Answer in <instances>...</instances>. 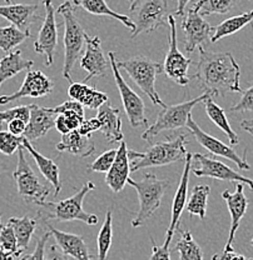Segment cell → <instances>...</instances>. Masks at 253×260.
Segmentation results:
<instances>
[{
	"instance_id": "cell-27",
	"label": "cell",
	"mask_w": 253,
	"mask_h": 260,
	"mask_svg": "<svg viewBox=\"0 0 253 260\" xmlns=\"http://www.w3.org/2000/svg\"><path fill=\"white\" fill-rule=\"evenodd\" d=\"M21 145H23L24 150L28 151V153L33 156V159H34L35 162H37L38 168H39L43 177L47 179L49 183L54 186V197L55 198L58 197L62 190V183H61V178H59L58 165L54 162V160H51V159L49 158H45V156L42 155L39 151L35 150V148L32 145V143L29 142L28 139H25V138L23 139Z\"/></svg>"
},
{
	"instance_id": "cell-53",
	"label": "cell",
	"mask_w": 253,
	"mask_h": 260,
	"mask_svg": "<svg viewBox=\"0 0 253 260\" xmlns=\"http://www.w3.org/2000/svg\"><path fill=\"white\" fill-rule=\"evenodd\" d=\"M241 128L243 130H246V132L249 133L251 135H253V118L252 119H244V120H242Z\"/></svg>"
},
{
	"instance_id": "cell-42",
	"label": "cell",
	"mask_w": 253,
	"mask_h": 260,
	"mask_svg": "<svg viewBox=\"0 0 253 260\" xmlns=\"http://www.w3.org/2000/svg\"><path fill=\"white\" fill-rule=\"evenodd\" d=\"M51 235L50 232H45L39 239L37 240V244H35V249L32 254H26L23 258L19 260H44L45 256V245H47V242L49 237Z\"/></svg>"
},
{
	"instance_id": "cell-31",
	"label": "cell",
	"mask_w": 253,
	"mask_h": 260,
	"mask_svg": "<svg viewBox=\"0 0 253 260\" xmlns=\"http://www.w3.org/2000/svg\"><path fill=\"white\" fill-rule=\"evenodd\" d=\"M8 224L14 230L18 248L23 251L28 250L38 224L37 218H31L28 215H24L21 218H10L8 220Z\"/></svg>"
},
{
	"instance_id": "cell-13",
	"label": "cell",
	"mask_w": 253,
	"mask_h": 260,
	"mask_svg": "<svg viewBox=\"0 0 253 260\" xmlns=\"http://www.w3.org/2000/svg\"><path fill=\"white\" fill-rule=\"evenodd\" d=\"M43 4L45 7V16L34 43V50L35 53L44 55V65L50 67L58 45V25L55 20V8L51 0H43Z\"/></svg>"
},
{
	"instance_id": "cell-32",
	"label": "cell",
	"mask_w": 253,
	"mask_h": 260,
	"mask_svg": "<svg viewBox=\"0 0 253 260\" xmlns=\"http://www.w3.org/2000/svg\"><path fill=\"white\" fill-rule=\"evenodd\" d=\"M205 108L206 113L208 115V118L213 121L214 125L218 126L219 129L227 135L228 140H230L231 145H238L239 144V138L238 135L233 132V129L231 128L230 121H228L227 116H226L224 110L222 109L219 105H217L216 103L213 102L212 96H209L208 99H206L205 102Z\"/></svg>"
},
{
	"instance_id": "cell-48",
	"label": "cell",
	"mask_w": 253,
	"mask_h": 260,
	"mask_svg": "<svg viewBox=\"0 0 253 260\" xmlns=\"http://www.w3.org/2000/svg\"><path fill=\"white\" fill-rule=\"evenodd\" d=\"M26 129V123L23 120H19V119H15V120H12L8 123V132L12 133L15 137H23L24 133H25Z\"/></svg>"
},
{
	"instance_id": "cell-39",
	"label": "cell",
	"mask_w": 253,
	"mask_h": 260,
	"mask_svg": "<svg viewBox=\"0 0 253 260\" xmlns=\"http://www.w3.org/2000/svg\"><path fill=\"white\" fill-rule=\"evenodd\" d=\"M116 156H117L116 149H110V150L104 151V153H103L102 155L98 156L92 164L88 165L89 172L105 173V174H107V173L110 170L114 160H116Z\"/></svg>"
},
{
	"instance_id": "cell-33",
	"label": "cell",
	"mask_w": 253,
	"mask_h": 260,
	"mask_svg": "<svg viewBox=\"0 0 253 260\" xmlns=\"http://www.w3.org/2000/svg\"><path fill=\"white\" fill-rule=\"evenodd\" d=\"M176 230H178L181 234V238L174 246V250L179 254V260H203L202 249L193 239L189 230L181 229L179 225Z\"/></svg>"
},
{
	"instance_id": "cell-14",
	"label": "cell",
	"mask_w": 253,
	"mask_h": 260,
	"mask_svg": "<svg viewBox=\"0 0 253 260\" xmlns=\"http://www.w3.org/2000/svg\"><path fill=\"white\" fill-rule=\"evenodd\" d=\"M186 128L188 129L190 134L194 137V139L197 140L198 144L202 145L203 148H205L206 150H208L211 154H213V155L216 156H221V158L227 159V160L233 161L241 170L251 169V167H249V164L246 160V153H244L243 158H241V156H239L238 154L231 148V146H228L227 144H224V143H222L221 140L217 139V138L207 134L205 130L201 129L200 125L193 120L192 114L189 115L188 123H187Z\"/></svg>"
},
{
	"instance_id": "cell-58",
	"label": "cell",
	"mask_w": 253,
	"mask_h": 260,
	"mask_svg": "<svg viewBox=\"0 0 253 260\" xmlns=\"http://www.w3.org/2000/svg\"><path fill=\"white\" fill-rule=\"evenodd\" d=\"M0 172H2V165H0Z\"/></svg>"
},
{
	"instance_id": "cell-4",
	"label": "cell",
	"mask_w": 253,
	"mask_h": 260,
	"mask_svg": "<svg viewBox=\"0 0 253 260\" xmlns=\"http://www.w3.org/2000/svg\"><path fill=\"white\" fill-rule=\"evenodd\" d=\"M58 13L63 16L64 24V65L63 77L69 83L72 81V70L75 61L80 56L84 44H86L87 32L78 21L74 14V9L70 2H65L58 8Z\"/></svg>"
},
{
	"instance_id": "cell-59",
	"label": "cell",
	"mask_w": 253,
	"mask_h": 260,
	"mask_svg": "<svg viewBox=\"0 0 253 260\" xmlns=\"http://www.w3.org/2000/svg\"><path fill=\"white\" fill-rule=\"evenodd\" d=\"M249 2H253V0H249Z\"/></svg>"
},
{
	"instance_id": "cell-38",
	"label": "cell",
	"mask_w": 253,
	"mask_h": 260,
	"mask_svg": "<svg viewBox=\"0 0 253 260\" xmlns=\"http://www.w3.org/2000/svg\"><path fill=\"white\" fill-rule=\"evenodd\" d=\"M24 137H15L9 132L0 130V153L4 155H13L21 146Z\"/></svg>"
},
{
	"instance_id": "cell-45",
	"label": "cell",
	"mask_w": 253,
	"mask_h": 260,
	"mask_svg": "<svg viewBox=\"0 0 253 260\" xmlns=\"http://www.w3.org/2000/svg\"><path fill=\"white\" fill-rule=\"evenodd\" d=\"M53 112L58 115V114L65 113V112H73V113H77L78 115L84 116V107L80 104V103L74 102V100H67L64 102L63 104H61L59 107L55 108H51Z\"/></svg>"
},
{
	"instance_id": "cell-49",
	"label": "cell",
	"mask_w": 253,
	"mask_h": 260,
	"mask_svg": "<svg viewBox=\"0 0 253 260\" xmlns=\"http://www.w3.org/2000/svg\"><path fill=\"white\" fill-rule=\"evenodd\" d=\"M212 260H253V259H247L246 256L241 255V254L236 253L233 249H224L221 254H216L213 255Z\"/></svg>"
},
{
	"instance_id": "cell-40",
	"label": "cell",
	"mask_w": 253,
	"mask_h": 260,
	"mask_svg": "<svg viewBox=\"0 0 253 260\" xmlns=\"http://www.w3.org/2000/svg\"><path fill=\"white\" fill-rule=\"evenodd\" d=\"M29 118H31V105H19V107L10 108V109L0 112V124L9 123L15 119L23 120L28 124Z\"/></svg>"
},
{
	"instance_id": "cell-19",
	"label": "cell",
	"mask_w": 253,
	"mask_h": 260,
	"mask_svg": "<svg viewBox=\"0 0 253 260\" xmlns=\"http://www.w3.org/2000/svg\"><path fill=\"white\" fill-rule=\"evenodd\" d=\"M57 114L51 108H42L31 104V118L26 124L25 133L23 137L29 142H37L45 137L51 129L55 128Z\"/></svg>"
},
{
	"instance_id": "cell-29",
	"label": "cell",
	"mask_w": 253,
	"mask_h": 260,
	"mask_svg": "<svg viewBox=\"0 0 253 260\" xmlns=\"http://www.w3.org/2000/svg\"><path fill=\"white\" fill-rule=\"evenodd\" d=\"M73 4L77 5V7L83 8L84 10H87V12L91 13V14L93 15L110 16V18L121 21L123 25H126L127 28H129L132 32L134 31V24L132 23L129 16L119 14V13L111 10L107 5L105 0H73Z\"/></svg>"
},
{
	"instance_id": "cell-56",
	"label": "cell",
	"mask_w": 253,
	"mask_h": 260,
	"mask_svg": "<svg viewBox=\"0 0 253 260\" xmlns=\"http://www.w3.org/2000/svg\"><path fill=\"white\" fill-rule=\"evenodd\" d=\"M0 220H2V214H0ZM0 228H2V223H0Z\"/></svg>"
},
{
	"instance_id": "cell-50",
	"label": "cell",
	"mask_w": 253,
	"mask_h": 260,
	"mask_svg": "<svg viewBox=\"0 0 253 260\" xmlns=\"http://www.w3.org/2000/svg\"><path fill=\"white\" fill-rule=\"evenodd\" d=\"M55 128L59 133H61L62 135H65V134H68V133H70V130H69V128H68L67 123H65L64 116L62 115V114H58V115H57Z\"/></svg>"
},
{
	"instance_id": "cell-18",
	"label": "cell",
	"mask_w": 253,
	"mask_h": 260,
	"mask_svg": "<svg viewBox=\"0 0 253 260\" xmlns=\"http://www.w3.org/2000/svg\"><path fill=\"white\" fill-rule=\"evenodd\" d=\"M192 161L193 155L190 153L187 154L186 160H184V169L182 172L181 180H179L178 188H177L176 194H174L172 202V211H171V223L167 229V235L165 239L172 242V238L177 226L179 225V219H181L182 213L186 209L187 204V195H188V183H189V174L192 172Z\"/></svg>"
},
{
	"instance_id": "cell-21",
	"label": "cell",
	"mask_w": 253,
	"mask_h": 260,
	"mask_svg": "<svg viewBox=\"0 0 253 260\" xmlns=\"http://www.w3.org/2000/svg\"><path fill=\"white\" fill-rule=\"evenodd\" d=\"M38 4H5L0 5V16L25 34H31V26L38 18Z\"/></svg>"
},
{
	"instance_id": "cell-30",
	"label": "cell",
	"mask_w": 253,
	"mask_h": 260,
	"mask_svg": "<svg viewBox=\"0 0 253 260\" xmlns=\"http://www.w3.org/2000/svg\"><path fill=\"white\" fill-rule=\"evenodd\" d=\"M253 24V10L243 13L241 15L232 16L230 19L223 20L219 25L213 28V35L211 38V43H217L218 40L223 39L226 37L236 34V32L242 30L244 26Z\"/></svg>"
},
{
	"instance_id": "cell-44",
	"label": "cell",
	"mask_w": 253,
	"mask_h": 260,
	"mask_svg": "<svg viewBox=\"0 0 253 260\" xmlns=\"http://www.w3.org/2000/svg\"><path fill=\"white\" fill-rule=\"evenodd\" d=\"M152 240V245H153V248H152V255H151V259L149 260H171V240H164V244L163 245H156V243H154L153 239Z\"/></svg>"
},
{
	"instance_id": "cell-28",
	"label": "cell",
	"mask_w": 253,
	"mask_h": 260,
	"mask_svg": "<svg viewBox=\"0 0 253 260\" xmlns=\"http://www.w3.org/2000/svg\"><path fill=\"white\" fill-rule=\"evenodd\" d=\"M34 65L32 59H24L20 50L12 51L0 59V86L24 70H31Z\"/></svg>"
},
{
	"instance_id": "cell-34",
	"label": "cell",
	"mask_w": 253,
	"mask_h": 260,
	"mask_svg": "<svg viewBox=\"0 0 253 260\" xmlns=\"http://www.w3.org/2000/svg\"><path fill=\"white\" fill-rule=\"evenodd\" d=\"M211 193V188L208 185H195L193 193L190 195L188 203L186 204V209L192 216H198L205 220L207 213V203Z\"/></svg>"
},
{
	"instance_id": "cell-47",
	"label": "cell",
	"mask_w": 253,
	"mask_h": 260,
	"mask_svg": "<svg viewBox=\"0 0 253 260\" xmlns=\"http://www.w3.org/2000/svg\"><path fill=\"white\" fill-rule=\"evenodd\" d=\"M44 260H69V256L64 254L58 245H50L48 250L45 249Z\"/></svg>"
},
{
	"instance_id": "cell-54",
	"label": "cell",
	"mask_w": 253,
	"mask_h": 260,
	"mask_svg": "<svg viewBox=\"0 0 253 260\" xmlns=\"http://www.w3.org/2000/svg\"><path fill=\"white\" fill-rule=\"evenodd\" d=\"M5 3H7V4H12V0H5Z\"/></svg>"
},
{
	"instance_id": "cell-12",
	"label": "cell",
	"mask_w": 253,
	"mask_h": 260,
	"mask_svg": "<svg viewBox=\"0 0 253 260\" xmlns=\"http://www.w3.org/2000/svg\"><path fill=\"white\" fill-rule=\"evenodd\" d=\"M193 160L195 161V164H198V167H192V173L195 177L217 179V180L230 181V183L236 184H246L253 191L252 179L243 177V175H241L221 160H216V159L198 153L193 155Z\"/></svg>"
},
{
	"instance_id": "cell-16",
	"label": "cell",
	"mask_w": 253,
	"mask_h": 260,
	"mask_svg": "<svg viewBox=\"0 0 253 260\" xmlns=\"http://www.w3.org/2000/svg\"><path fill=\"white\" fill-rule=\"evenodd\" d=\"M54 83L40 70H29L25 75L23 84L15 93L10 95L0 96V105H5L10 102L21 99V98H43L53 93Z\"/></svg>"
},
{
	"instance_id": "cell-43",
	"label": "cell",
	"mask_w": 253,
	"mask_h": 260,
	"mask_svg": "<svg viewBox=\"0 0 253 260\" xmlns=\"http://www.w3.org/2000/svg\"><path fill=\"white\" fill-rule=\"evenodd\" d=\"M231 112L236 113H244V112H253V85L247 90L242 91L241 100L236 105L231 108Z\"/></svg>"
},
{
	"instance_id": "cell-11",
	"label": "cell",
	"mask_w": 253,
	"mask_h": 260,
	"mask_svg": "<svg viewBox=\"0 0 253 260\" xmlns=\"http://www.w3.org/2000/svg\"><path fill=\"white\" fill-rule=\"evenodd\" d=\"M168 26H170V49L165 55L163 73L176 84L184 86L189 83V79H192V77L188 75L192 60L189 58H186L179 51L178 44H177L176 19L173 15H170L168 18Z\"/></svg>"
},
{
	"instance_id": "cell-24",
	"label": "cell",
	"mask_w": 253,
	"mask_h": 260,
	"mask_svg": "<svg viewBox=\"0 0 253 260\" xmlns=\"http://www.w3.org/2000/svg\"><path fill=\"white\" fill-rule=\"evenodd\" d=\"M97 118L99 119L100 132L107 138L108 143H121L123 142V132H122V118L121 112L118 108L111 107L109 102L105 103L99 110H98Z\"/></svg>"
},
{
	"instance_id": "cell-23",
	"label": "cell",
	"mask_w": 253,
	"mask_h": 260,
	"mask_svg": "<svg viewBox=\"0 0 253 260\" xmlns=\"http://www.w3.org/2000/svg\"><path fill=\"white\" fill-rule=\"evenodd\" d=\"M47 228L55 239L57 245L68 256H73L77 260H93V255L89 254L88 246L84 243V239L80 235L62 232V230L51 226L49 223H47Z\"/></svg>"
},
{
	"instance_id": "cell-8",
	"label": "cell",
	"mask_w": 253,
	"mask_h": 260,
	"mask_svg": "<svg viewBox=\"0 0 253 260\" xmlns=\"http://www.w3.org/2000/svg\"><path fill=\"white\" fill-rule=\"evenodd\" d=\"M209 96H212L211 94L205 93L202 95L197 96L195 99L187 100V102L179 103V104L168 105V107L165 105L159 112L156 123L144 130V133L142 134V139L151 143L160 133L168 132V130L186 128L193 108L197 104H200V103L205 102Z\"/></svg>"
},
{
	"instance_id": "cell-10",
	"label": "cell",
	"mask_w": 253,
	"mask_h": 260,
	"mask_svg": "<svg viewBox=\"0 0 253 260\" xmlns=\"http://www.w3.org/2000/svg\"><path fill=\"white\" fill-rule=\"evenodd\" d=\"M109 56V63L111 72H113L114 80H116L117 88H118L119 95H121L122 104L126 110L128 121L133 128H139V126H148V119L146 116V105L143 99L137 93L132 90L124 78L122 77L119 68L117 67V58L113 51L108 53Z\"/></svg>"
},
{
	"instance_id": "cell-37",
	"label": "cell",
	"mask_w": 253,
	"mask_h": 260,
	"mask_svg": "<svg viewBox=\"0 0 253 260\" xmlns=\"http://www.w3.org/2000/svg\"><path fill=\"white\" fill-rule=\"evenodd\" d=\"M237 0H198L193 8L202 16L211 14H226L235 7Z\"/></svg>"
},
{
	"instance_id": "cell-9",
	"label": "cell",
	"mask_w": 253,
	"mask_h": 260,
	"mask_svg": "<svg viewBox=\"0 0 253 260\" xmlns=\"http://www.w3.org/2000/svg\"><path fill=\"white\" fill-rule=\"evenodd\" d=\"M18 188V193L28 204L40 205L47 202V197L50 193L49 186L40 183L39 178L35 175L34 170L26 161L23 145L18 149V164L13 173Z\"/></svg>"
},
{
	"instance_id": "cell-3",
	"label": "cell",
	"mask_w": 253,
	"mask_h": 260,
	"mask_svg": "<svg viewBox=\"0 0 253 260\" xmlns=\"http://www.w3.org/2000/svg\"><path fill=\"white\" fill-rule=\"evenodd\" d=\"M127 183L135 189L139 200V210L132 220L133 228L142 226L162 204L165 190L170 188V181L158 179L152 173L143 175L142 180L129 178Z\"/></svg>"
},
{
	"instance_id": "cell-7",
	"label": "cell",
	"mask_w": 253,
	"mask_h": 260,
	"mask_svg": "<svg viewBox=\"0 0 253 260\" xmlns=\"http://www.w3.org/2000/svg\"><path fill=\"white\" fill-rule=\"evenodd\" d=\"M170 8L168 0H135L130 5L129 19L134 24L130 38L142 32H151L160 26H168Z\"/></svg>"
},
{
	"instance_id": "cell-26",
	"label": "cell",
	"mask_w": 253,
	"mask_h": 260,
	"mask_svg": "<svg viewBox=\"0 0 253 260\" xmlns=\"http://www.w3.org/2000/svg\"><path fill=\"white\" fill-rule=\"evenodd\" d=\"M57 150L59 153L67 151V153L77 155L84 159L93 155L95 151V145L92 137H86V135L79 134L78 130L68 133V134L62 135V140L57 144Z\"/></svg>"
},
{
	"instance_id": "cell-6",
	"label": "cell",
	"mask_w": 253,
	"mask_h": 260,
	"mask_svg": "<svg viewBox=\"0 0 253 260\" xmlns=\"http://www.w3.org/2000/svg\"><path fill=\"white\" fill-rule=\"evenodd\" d=\"M94 189V183L88 181L73 197L61 200V202H44L39 207L45 208L48 218L54 219L57 221L79 220L88 224V225H97L98 221H99L98 216L94 214L87 213L83 209V202L87 194Z\"/></svg>"
},
{
	"instance_id": "cell-5",
	"label": "cell",
	"mask_w": 253,
	"mask_h": 260,
	"mask_svg": "<svg viewBox=\"0 0 253 260\" xmlns=\"http://www.w3.org/2000/svg\"><path fill=\"white\" fill-rule=\"evenodd\" d=\"M117 67L126 70L138 88L149 98L154 105L164 108L165 104L156 90L157 75L163 73V65L143 55L132 56L126 60H117Z\"/></svg>"
},
{
	"instance_id": "cell-51",
	"label": "cell",
	"mask_w": 253,
	"mask_h": 260,
	"mask_svg": "<svg viewBox=\"0 0 253 260\" xmlns=\"http://www.w3.org/2000/svg\"><path fill=\"white\" fill-rule=\"evenodd\" d=\"M20 253H12V251H8L0 245V260H14L15 258H19Z\"/></svg>"
},
{
	"instance_id": "cell-57",
	"label": "cell",
	"mask_w": 253,
	"mask_h": 260,
	"mask_svg": "<svg viewBox=\"0 0 253 260\" xmlns=\"http://www.w3.org/2000/svg\"><path fill=\"white\" fill-rule=\"evenodd\" d=\"M251 245L253 246V238H252V239H251Z\"/></svg>"
},
{
	"instance_id": "cell-17",
	"label": "cell",
	"mask_w": 253,
	"mask_h": 260,
	"mask_svg": "<svg viewBox=\"0 0 253 260\" xmlns=\"http://www.w3.org/2000/svg\"><path fill=\"white\" fill-rule=\"evenodd\" d=\"M81 69L86 70L88 75L86 77V84L92 78L104 77L108 73V60L102 49V42L98 37L87 35L86 51L80 59Z\"/></svg>"
},
{
	"instance_id": "cell-15",
	"label": "cell",
	"mask_w": 253,
	"mask_h": 260,
	"mask_svg": "<svg viewBox=\"0 0 253 260\" xmlns=\"http://www.w3.org/2000/svg\"><path fill=\"white\" fill-rule=\"evenodd\" d=\"M186 40H184V50L187 53H193L197 48H206L211 43L213 28L203 19V16L190 8L187 12V16L182 21Z\"/></svg>"
},
{
	"instance_id": "cell-41",
	"label": "cell",
	"mask_w": 253,
	"mask_h": 260,
	"mask_svg": "<svg viewBox=\"0 0 253 260\" xmlns=\"http://www.w3.org/2000/svg\"><path fill=\"white\" fill-rule=\"evenodd\" d=\"M0 245L5 250L12 251V253H23V250L18 248V242H16L14 230H13V228L9 224L2 225V228H0Z\"/></svg>"
},
{
	"instance_id": "cell-52",
	"label": "cell",
	"mask_w": 253,
	"mask_h": 260,
	"mask_svg": "<svg viewBox=\"0 0 253 260\" xmlns=\"http://www.w3.org/2000/svg\"><path fill=\"white\" fill-rule=\"evenodd\" d=\"M190 2V0H177V9L174 10L177 15H183L184 9H186L187 4Z\"/></svg>"
},
{
	"instance_id": "cell-46",
	"label": "cell",
	"mask_w": 253,
	"mask_h": 260,
	"mask_svg": "<svg viewBox=\"0 0 253 260\" xmlns=\"http://www.w3.org/2000/svg\"><path fill=\"white\" fill-rule=\"evenodd\" d=\"M100 126H102V124H100L99 119L92 118L88 119V120H84L83 123L80 124L78 132H79V134L86 135V137H92V133L100 130Z\"/></svg>"
},
{
	"instance_id": "cell-25",
	"label": "cell",
	"mask_w": 253,
	"mask_h": 260,
	"mask_svg": "<svg viewBox=\"0 0 253 260\" xmlns=\"http://www.w3.org/2000/svg\"><path fill=\"white\" fill-rule=\"evenodd\" d=\"M68 95L91 110H99L105 103H108L107 94L97 90L93 86H88L86 83H70Z\"/></svg>"
},
{
	"instance_id": "cell-20",
	"label": "cell",
	"mask_w": 253,
	"mask_h": 260,
	"mask_svg": "<svg viewBox=\"0 0 253 260\" xmlns=\"http://www.w3.org/2000/svg\"><path fill=\"white\" fill-rule=\"evenodd\" d=\"M243 184L237 183L236 184V191L235 193H230L228 190H224L222 193L223 200L227 204L228 210L231 214V230L230 237H228L227 244H226L224 249H232V243L235 240L236 232H237L239 223H241L242 218L246 215L247 208H248V200H247L246 195L243 193Z\"/></svg>"
},
{
	"instance_id": "cell-55",
	"label": "cell",
	"mask_w": 253,
	"mask_h": 260,
	"mask_svg": "<svg viewBox=\"0 0 253 260\" xmlns=\"http://www.w3.org/2000/svg\"><path fill=\"white\" fill-rule=\"evenodd\" d=\"M128 2H129V3H132V4H133V3H134L135 0H128Z\"/></svg>"
},
{
	"instance_id": "cell-22",
	"label": "cell",
	"mask_w": 253,
	"mask_h": 260,
	"mask_svg": "<svg viewBox=\"0 0 253 260\" xmlns=\"http://www.w3.org/2000/svg\"><path fill=\"white\" fill-rule=\"evenodd\" d=\"M130 161L128 156V148L126 142L119 143L117 149V156L111 165L110 170L105 175V184L114 193H121L126 186L127 180L129 179Z\"/></svg>"
},
{
	"instance_id": "cell-35",
	"label": "cell",
	"mask_w": 253,
	"mask_h": 260,
	"mask_svg": "<svg viewBox=\"0 0 253 260\" xmlns=\"http://www.w3.org/2000/svg\"><path fill=\"white\" fill-rule=\"evenodd\" d=\"M111 211L108 210L105 214V220L98 233V260H108V254L113 240V225H111Z\"/></svg>"
},
{
	"instance_id": "cell-36",
	"label": "cell",
	"mask_w": 253,
	"mask_h": 260,
	"mask_svg": "<svg viewBox=\"0 0 253 260\" xmlns=\"http://www.w3.org/2000/svg\"><path fill=\"white\" fill-rule=\"evenodd\" d=\"M28 38H31V35L25 34L14 25L3 26L0 28V49L9 54Z\"/></svg>"
},
{
	"instance_id": "cell-1",
	"label": "cell",
	"mask_w": 253,
	"mask_h": 260,
	"mask_svg": "<svg viewBox=\"0 0 253 260\" xmlns=\"http://www.w3.org/2000/svg\"><path fill=\"white\" fill-rule=\"evenodd\" d=\"M200 59L195 74L200 85L212 96H224L230 93H242L239 86L241 69L231 53H212L206 48H198Z\"/></svg>"
},
{
	"instance_id": "cell-2",
	"label": "cell",
	"mask_w": 253,
	"mask_h": 260,
	"mask_svg": "<svg viewBox=\"0 0 253 260\" xmlns=\"http://www.w3.org/2000/svg\"><path fill=\"white\" fill-rule=\"evenodd\" d=\"M186 135L181 134L171 140H164L149 146L146 151L139 153L133 149H128V156L130 161V172H138L140 169L154 167H165L186 160L188 154L186 149Z\"/></svg>"
}]
</instances>
